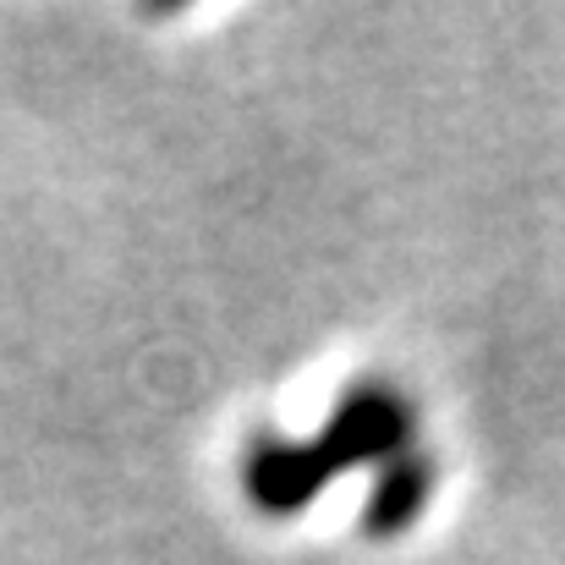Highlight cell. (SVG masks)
Returning <instances> with one entry per match:
<instances>
[{
    "mask_svg": "<svg viewBox=\"0 0 565 565\" xmlns=\"http://www.w3.org/2000/svg\"><path fill=\"white\" fill-rule=\"evenodd\" d=\"M412 434H417L412 401L384 379H363L335 401V412L324 417L319 434H308V439H258L242 461V489H247L253 511L297 516L341 472L384 467L390 456L412 450Z\"/></svg>",
    "mask_w": 565,
    "mask_h": 565,
    "instance_id": "1",
    "label": "cell"
},
{
    "mask_svg": "<svg viewBox=\"0 0 565 565\" xmlns=\"http://www.w3.org/2000/svg\"><path fill=\"white\" fill-rule=\"evenodd\" d=\"M428 500H434V461L412 445V450L390 456V461L379 467V478L369 483V500H363V533L379 539V544L401 539V533L428 511Z\"/></svg>",
    "mask_w": 565,
    "mask_h": 565,
    "instance_id": "2",
    "label": "cell"
}]
</instances>
